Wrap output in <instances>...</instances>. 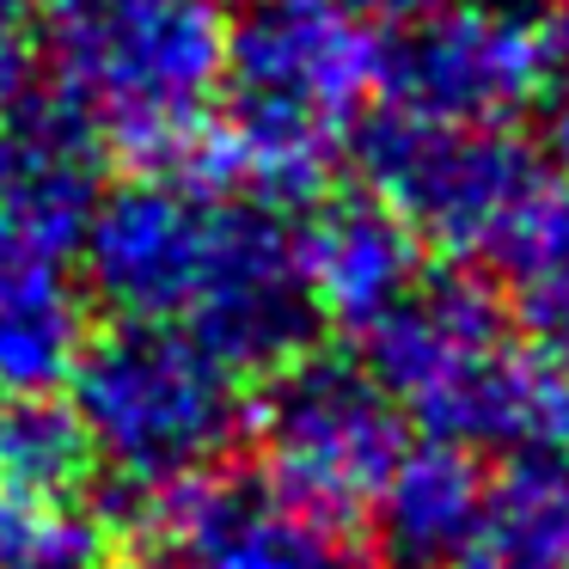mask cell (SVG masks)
<instances>
[{
    "label": "cell",
    "instance_id": "13",
    "mask_svg": "<svg viewBox=\"0 0 569 569\" xmlns=\"http://www.w3.org/2000/svg\"><path fill=\"white\" fill-rule=\"evenodd\" d=\"M92 349L87 288L62 263L0 270V398H50Z\"/></svg>",
    "mask_w": 569,
    "mask_h": 569
},
{
    "label": "cell",
    "instance_id": "6",
    "mask_svg": "<svg viewBox=\"0 0 569 569\" xmlns=\"http://www.w3.org/2000/svg\"><path fill=\"white\" fill-rule=\"evenodd\" d=\"M356 160L368 197H380L422 246L453 258H496L545 178L539 153L515 129L435 123L380 104L356 129Z\"/></svg>",
    "mask_w": 569,
    "mask_h": 569
},
{
    "label": "cell",
    "instance_id": "11",
    "mask_svg": "<svg viewBox=\"0 0 569 569\" xmlns=\"http://www.w3.org/2000/svg\"><path fill=\"white\" fill-rule=\"evenodd\" d=\"M295 251L312 319L349 337H368L422 282V239L368 190L312 202V214L295 227Z\"/></svg>",
    "mask_w": 569,
    "mask_h": 569
},
{
    "label": "cell",
    "instance_id": "5",
    "mask_svg": "<svg viewBox=\"0 0 569 569\" xmlns=\"http://www.w3.org/2000/svg\"><path fill=\"white\" fill-rule=\"evenodd\" d=\"M68 386H74L68 410L92 459L148 502L214 471L251 422L246 386L233 368H221L190 337L148 331V325H117L92 337Z\"/></svg>",
    "mask_w": 569,
    "mask_h": 569
},
{
    "label": "cell",
    "instance_id": "18",
    "mask_svg": "<svg viewBox=\"0 0 569 569\" xmlns=\"http://www.w3.org/2000/svg\"><path fill=\"white\" fill-rule=\"evenodd\" d=\"M539 111H545V141L569 160V38H557V62L539 92Z\"/></svg>",
    "mask_w": 569,
    "mask_h": 569
},
{
    "label": "cell",
    "instance_id": "1",
    "mask_svg": "<svg viewBox=\"0 0 569 569\" xmlns=\"http://www.w3.org/2000/svg\"><path fill=\"white\" fill-rule=\"evenodd\" d=\"M80 263L123 325L190 337L239 380L300 361L319 325L300 288L295 227L184 166L104 190L80 233Z\"/></svg>",
    "mask_w": 569,
    "mask_h": 569
},
{
    "label": "cell",
    "instance_id": "9",
    "mask_svg": "<svg viewBox=\"0 0 569 569\" xmlns=\"http://www.w3.org/2000/svg\"><path fill=\"white\" fill-rule=\"evenodd\" d=\"M172 569H361L349 527L300 508L263 471H202L148 502Z\"/></svg>",
    "mask_w": 569,
    "mask_h": 569
},
{
    "label": "cell",
    "instance_id": "7",
    "mask_svg": "<svg viewBox=\"0 0 569 569\" xmlns=\"http://www.w3.org/2000/svg\"><path fill=\"white\" fill-rule=\"evenodd\" d=\"M251 429L263 447V478L337 527L368 515L410 447L405 417L373 373L337 356L288 361L251 410Z\"/></svg>",
    "mask_w": 569,
    "mask_h": 569
},
{
    "label": "cell",
    "instance_id": "21",
    "mask_svg": "<svg viewBox=\"0 0 569 569\" xmlns=\"http://www.w3.org/2000/svg\"><path fill=\"white\" fill-rule=\"evenodd\" d=\"M356 0H258V13H349Z\"/></svg>",
    "mask_w": 569,
    "mask_h": 569
},
{
    "label": "cell",
    "instance_id": "19",
    "mask_svg": "<svg viewBox=\"0 0 569 569\" xmlns=\"http://www.w3.org/2000/svg\"><path fill=\"white\" fill-rule=\"evenodd\" d=\"M19 87H31L26 43H19V38H0V92H19Z\"/></svg>",
    "mask_w": 569,
    "mask_h": 569
},
{
    "label": "cell",
    "instance_id": "20",
    "mask_svg": "<svg viewBox=\"0 0 569 569\" xmlns=\"http://www.w3.org/2000/svg\"><path fill=\"white\" fill-rule=\"evenodd\" d=\"M368 7H380V13L405 19V26H422V19L447 13V7H459V0H368Z\"/></svg>",
    "mask_w": 569,
    "mask_h": 569
},
{
    "label": "cell",
    "instance_id": "4",
    "mask_svg": "<svg viewBox=\"0 0 569 569\" xmlns=\"http://www.w3.org/2000/svg\"><path fill=\"white\" fill-rule=\"evenodd\" d=\"M56 111L148 166H184L209 136L227 80L221 0H50L43 7Z\"/></svg>",
    "mask_w": 569,
    "mask_h": 569
},
{
    "label": "cell",
    "instance_id": "12",
    "mask_svg": "<svg viewBox=\"0 0 569 569\" xmlns=\"http://www.w3.org/2000/svg\"><path fill=\"white\" fill-rule=\"evenodd\" d=\"M490 508V471L447 441L405 447L386 490L373 496V532L398 569H466Z\"/></svg>",
    "mask_w": 569,
    "mask_h": 569
},
{
    "label": "cell",
    "instance_id": "3",
    "mask_svg": "<svg viewBox=\"0 0 569 569\" xmlns=\"http://www.w3.org/2000/svg\"><path fill=\"white\" fill-rule=\"evenodd\" d=\"M368 361L398 417L429 441L502 453L508 466L569 459V361L508 331V307L478 276H422L368 337Z\"/></svg>",
    "mask_w": 569,
    "mask_h": 569
},
{
    "label": "cell",
    "instance_id": "14",
    "mask_svg": "<svg viewBox=\"0 0 569 569\" xmlns=\"http://www.w3.org/2000/svg\"><path fill=\"white\" fill-rule=\"evenodd\" d=\"M466 569H569L563 466H508L490 478V508Z\"/></svg>",
    "mask_w": 569,
    "mask_h": 569
},
{
    "label": "cell",
    "instance_id": "22",
    "mask_svg": "<svg viewBox=\"0 0 569 569\" xmlns=\"http://www.w3.org/2000/svg\"><path fill=\"white\" fill-rule=\"evenodd\" d=\"M50 0H0V38H19V26H26L31 13H43Z\"/></svg>",
    "mask_w": 569,
    "mask_h": 569
},
{
    "label": "cell",
    "instance_id": "8",
    "mask_svg": "<svg viewBox=\"0 0 569 569\" xmlns=\"http://www.w3.org/2000/svg\"><path fill=\"white\" fill-rule=\"evenodd\" d=\"M557 62V31L520 0H459L447 13L410 26L386 50L380 92L392 111L435 117L466 129H508L539 104Z\"/></svg>",
    "mask_w": 569,
    "mask_h": 569
},
{
    "label": "cell",
    "instance_id": "2",
    "mask_svg": "<svg viewBox=\"0 0 569 569\" xmlns=\"http://www.w3.org/2000/svg\"><path fill=\"white\" fill-rule=\"evenodd\" d=\"M386 43L356 13H251L227 31L209 136L184 160L202 184L258 209H312L380 92Z\"/></svg>",
    "mask_w": 569,
    "mask_h": 569
},
{
    "label": "cell",
    "instance_id": "16",
    "mask_svg": "<svg viewBox=\"0 0 569 569\" xmlns=\"http://www.w3.org/2000/svg\"><path fill=\"white\" fill-rule=\"evenodd\" d=\"M490 263H502L539 349L569 361V184H545Z\"/></svg>",
    "mask_w": 569,
    "mask_h": 569
},
{
    "label": "cell",
    "instance_id": "17",
    "mask_svg": "<svg viewBox=\"0 0 569 569\" xmlns=\"http://www.w3.org/2000/svg\"><path fill=\"white\" fill-rule=\"evenodd\" d=\"M111 520L87 502H7L0 496V569H104Z\"/></svg>",
    "mask_w": 569,
    "mask_h": 569
},
{
    "label": "cell",
    "instance_id": "15",
    "mask_svg": "<svg viewBox=\"0 0 569 569\" xmlns=\"http://www.w3.org/2000/svg\"><path fill=\"white\" fill-rule=\"evenodd\" d=\"M99 471L74 410L56 398L0 405V496L7 502H87Z\"/></svg>",
    "mask_w": 569,
    "mask_h": 569
},
{
    "label": "cell",
    "instance_id": "10",
    "mask_svg": "<svg viewBox=\"0 0 569 569\" xmlns=\"http://www.w3.org/2000/svg\"><path fill=\"white\" fill-rule=\"evenodd\" d=\"M99 197V148L56 99H38V87L0 92V270L80 251Z\"/></svg>",
    "mask_w": 569,
    "mask_h": 569
}]
</instances>
